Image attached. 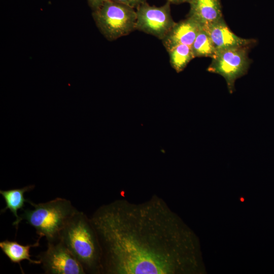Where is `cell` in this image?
I'll return each instance as SVG.
<instances>
[{"label": "cell", "mask_w": 274, "mask_h": 274, "mask_svg": "<svg viewBox=\"0 0 274 274\" xmlns=\"http://www.w3.org/2000/svg\"><path fill=\"white\" fill-rule=\"evenodd\" d=\"M33 209H23L20 222L26 220L39 236L45 237L47 243L59 241L60 233L70 219L79 211L70 200L57 197L49 201L35 203L28 199Z\"/></svg>", "instance_id": "obj_3"}, {"label": "cell", "mask_w": 274, "mask_h": 274, "mask_svg": "<svg viewBox=\"0 0 274 274\" xmlns=\"http://www.w3.org/2000/svg\"><path fill=\"white\" fill-rule=\"evenodd\" d=\"M92 17L100 32L110 41L135 30L136 10L120 3L106 0L93 11Z\"/></svg>", "instance_id": "obj_4"}, {"label": "cell", "mask_w": 274, "mask_h": 274, "mask_svg": "<svg viewBox=\"0 0 274 274\" xmlns=\"http://www.w3.org/2000/svg\"><path fill=\"white\" fill-rule=\"evenodd\" d=\"M90 219L100 247L101 273L173 274L182 268L183 231L161 197L117 199Z\"/></svg>", "instance_id": "obj_1"}, {"label": "cell", "mask_w": 274, "mask_h": 274, "mask_svg": "<svg viewBox=\"0 0 274 274\" xmlns=\"http://www.w3.org/2000/svg\"><path fill=\"white\" fill-rule=\"evenodd\" d=\"M60 241L76 257L85 273H101V250L98 237L89 218L78 211L61 230Z\"/></svg>", "instance_id": "obj_2"}, {"label": "cell", "mask_w": 274, "mask_h": 274, "mask_svg": "<svg viewBox=\"0 0 274 274\" xmlns=\"http://www.w3.org/2000/svg\"><path fill=\"white\" fill-rule=\"evenodd\" d=\"M120 3L134 9H136L140 5L146 2V0H110Z\"/></svg>", "instance_id": "obj_15"}, {"label": "cell", "mask_w": 274, "mask_h": 274, "mask_svg": "<svg viewBox=\"0 0 274 274\" xmlns=\"http://www.w3.org/2000/svg\"><path fill=\"white\" fill-rule=\"evenodd\" d=\"M189 4L187 17L194 19L202 26L223 18L220 0H191Z\"/></svg>", "instance_id": "obj_10"}, {"label": "cell", "mask_w": 274, "mask_h": 274, "mask_svg": "<svg viewBox=\"0 0 274 274\" xmlns=\"http://www.w3.org/2000/svg\"><path fill=\"white\" fill-rule=\"evenodd\" d=\"M35 187V185H29L21 188L0 190V194L4 198L6 204L5 208L1 210V213H4L9 209L13 213L16 217V220L13 222V225L16 226L17 230L20 223V216L18 215L17 212L20 209H23L24 202H27L28 200L25 198L24 194L26 192L31 191Z\"/></svg>", "instance_id": "obj_12"}, {"label": "cell", "mask_w": 274, "mask_h": 274, "mask_svg": "<svg viewBox=\"0 0 274 274\" xmlns=\"http://www.w3.org/2000/svg\"><path fill=\"white\" fill-rule=\"evenodd\" d=\"M47 244V250L37 256L45 273H86L80 262L60 241Z\"/></svg>", "instance_id": "obj_7"}, {"label": "cell", "mask_w": 274, "mask_h": 274, "mask_svg": "<svg viewBox=\"0 0 274 274\" xmlns=\"http://www.w3.org/2000/svg\"><path fill=\"white\" fill-rule=\"evenodd\" d=\"M170 3L163 6H151L146 2L136 9L135 30L153 36L162 40L175 24L170 13Z\"/></svg>", "instance_id": "obj_6"}, {"label": "cell", "mask_w": 274, "mask_h": 274, "mask_svg": "<svg viewBox=\"0 0 274 274\" xmlns=\"http://www.w3.org/2000/svg\"><path fill=\"white\" fill-rule=\"evenodd\" d=\"M209 35L217 51L239 47H252L256 41L241 38L229 28L224 18L208 25L202 26Z\"/></svg>", "instance_id": "obj_8"}, {"label": "cell", "mask_w": 274, "mask_h": 274, "mask_svg": "<svg viewBox=\"0 0 274 274\" xmlns=\"http://www.w3.org/2000/svg\"><path fill=\"white\" fill-rule=\"evenodd\" d=\"M41 237L39 236L36 243L33 244L23 245L15 241L5 239L0 242V248L3 253L8 257L10 260L14 263H18L20 269L24 273L20 266V262L23 260H28L33 264H40L39 260H32L30 258V249L32 248L40 246V241Z\"/></svg>", "instance_id": "obj_11"}, {"label": "cell", "mask_w": 274, "mask_h": 274, "mask_svg": "<svg viewBox=\"0 0 274 274\" xmlns=\"http://www.w3.org/2000/svg\"><path fill=\"white\" fill-rule=\"evenodd\" d=\"M251 48L244 46L217 51L207 68L208 72L219 74L225 79L230 94L235 91L236 80L248 73L251 63L249 57Z\"/></svg>", "instance_id": "obj_5"}, {"label": "cell", "mask_w": 274, "mask_h": 274, "mask_svg": "<svg viewBox=\"0 0 274 274\" xmlns=\"http://www.w3.org/2000/svg\"><path fill=\"white\" fill-rule=\"evenodd\" d=\"M195 57H208L213 58L217 51L206 30L202 27L191 45Z\"/></svg>", "instance_id": "obj_14"}, {"label": "cell", "mask_w": 274, "mask_h": 274, "mask_svg": "<svg viewBox=\"0 0 274 274\" xmlns=\"http://www.w3.org/2000/svg\"><path fill=\"white\" fill-rule=\"evenodd\" d=\"M172 67L179 73L195 58L191 46L179 45L167 51Z\"/></svg>", "instance_id": "obj_13"}, {"label": "cell", "mask_w": 274, "mask_h": 274, "mask_svg": "<svg viewBox=\"0 0 274 274\" xmlns=\"http://www.w3.org/2000/svg\"><path fill=\"white\" fill-rule=\"evenodd\" d=\"M88 3L93 11L99 7L106 0H87Z\"/></svg>", "instance_id": "obj_16"}, {"label": "cell", "mask_w": 274, "mask_h": 274, "mask_svg": "<svg viewBox=\"0 0 274 274\" xmlns=\"http://www.w3.org/2000/svg\"><path fill=\"white\" fill-rule=\"evenodd\" d=\"M171 4H180L184 3H189L191 0H167Z\"/></svg>", "instance_id": "obj_17"}, {"label": "cell", "mask_w": 274, "mask_h": 274, "mask_svg": "<svg viewBox=\"0 0 274 274\" xmlns=\"http://www.w3.org/2000/svg\"><path fill=\"white\" fill-rule=\"evenodd\" d=\"M202 26L194 19L187 17L176 22L161 40L167 51L179 45L191 46Z\"/></svg>", "instance_id": "obj_9"}]
</instances>
